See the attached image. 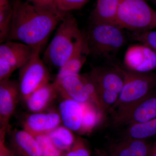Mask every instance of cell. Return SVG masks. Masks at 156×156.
I'll return each instance as SVG.
<instances>
[{"label": "cell", "instance_id": "cell-2", "mask_svg": "<svg viewBox=\"0 0 156 156\" xmlns=\"http://www.w3.org/2000/svg\"><path fill=\"white\" fill-rule=\"evenodd\" d=\"M44 53L43 60L60 68L87 44L73 15L67 12Z\"/></svg>", "mask_w": 156, "mask_h": 156}, {"label": "cell", "instance_id": "cell-13", "mask_svg": "<svg viewBox=\"0 0 156 156\" xmlns=\"http://www.w3.org/2000/svg\"><path fill=\"white\" fill-rule=\"evenodd\" d=\"M61 117L55 112L33 113L26 118L23 122V129L33 136L48 134L60 126Z\"/></svg>", "mask_w": 156, "mask_h": 156}, {"label": "cell", "instance_id": "cell-9", "mask_svg": "<svg viewBox=\"0 0 156 156\" xmlns=\"http://www.w3.org/2000/svg\"><path fill=\"white\" fill-rule=\"evenodd\" d=\"M20 94L18 81L9 79L0 81V130L7 131Z\"/></svg>", "mask_w": 156, "mask_h": 156}, {"label": "cell", "instance_id": "cell-4", "mask_svg": "<svg viewBox=\"0 0 156 156\" xmlns=\"http://www.w3.org/2000/svg\"><path fill=\"white\" fill-rule=\"evenodd\" d=\"M124 83L112 112L143 98L156 88V74L123 70Z\"/></svg>", "mask_w": 156, "mask_h": 156}, {"label": "cell", "instance_id": "cell-30", "mask_svg": "<svg viewBox=\"0 0 156 156\" xmlns=\"http://www.w3.org/2000/svg\"><path fill=\"white\" fill-rule=\"evenodd\" d=\"M150 156H156V141L153 145L152 146Z\"/></svg>", "mask_w": 156, "mask_h": 156}, {"label": "cell", "instance_id": "cell-22", "mask_svg": "<svg viewBox=\"0 0 156 156\" xmlns=\"http://www.w3.org/2000/svg\"><path fill=\"white\" fill-rule=\"evenodd\" d=\"M156 135V118L147 122L129 125L126 137L145 140Z\"/></svg>", "mask_w": 156, "mask_h": 156}, {"label": "cell", "instance_id": "cell-26", "mask_svg": "<svg viewBox=\"0 0 156 156\" xmlns=\"http://www.w3.org/2000/svg\"><path fill=\"white\" fill-rule=\"evenodd\" d=\"M59 11L67 13L83 7L89 0H55Z\"/></svg>", "mask_w": 156, "mask_h": 156}, {"label": "cell", "instance_id": "cell-15", "mask_svg": "<svg viewBox=\"0 0 156 156\" xmlns=\"http://www.w3.org/2000/svg\"><path fill=\"white\" fill-rule=\"evenodd\" d=\"M58 108L63 126L72 131L80 132L83 119L82 104L72 99L64 98L59 103Z\"/></svg>", "mask_w": 156, "mask_h": 156}, {"label": "cell", "instance_id": "cell-8", "mask_svg": "<svg viewBox=\"0 0 156 156\" xmlns=\"http://www.w3.org/2000/svg\"><path fill=\"white\" fill-rule=\"evenodd\" d=\"M113 113L117 126H129L156 119V88L140 100Z\"/></svg>", "mask_w": 156, "mask_h": 156}, {"label": "cell", "instance_id": "cell-6", "mask_svg": "<svg viewBox=\"0 0 156 156\" xmlns=\"http://www.w3.org/2000/svg\"><path fill=\"white\" fill-rule=\"evenodd\" d=\"M42 48H37L27 63L20 69L18 81L20 94L24 101L50 81V73L44 60L40 57Z\"/></svg>", "mask_w": 156, "mask_h": 156}, {"label": "cell", "instance_id": "cell-20", "mask_svg": "<svg viewBox=\"0 0 156 156\" xmlns=\"http://www.w3.org/2000/svg\"><path fill=\"white\" fill-rule=\"evenodd\" d=\"M83 119L80 132L81 134H89L100 122L102 113L91 101L82 103Z\"/></svg>", "mask_w": 156, "mask_h": 156}, {"label": "cell", "instance_id": "cell-10", "mask_svg": "<svg viewBox=\"0 0 156 156\" xmlns=\"http://www.w3.org/2000/svg\"><path fill=\"white\" fill-rule=\"evenodd\" d=\"M124 62L130 70L149 73L156 69V52L144 44L133 45L126 51Z\"/></svg>", "mask_w": 156, "mask_h": 156}, {"label": "cell", "instance_id": "cell-27", "mask_svg": "<svg viewBox=\"0 0 156 156\" xmlns=\"http://www.w3.org/2000/svg\"><path fill=\"white\" fill-rule=\"evenodd\" d=\"M90 152L85 141L78 137L65 156H90Z\"/></svg>", "mask_w": 156, "mask_h": 156}, {"label": "cell", "instance_id": "cell-32", "mask_svg": "<svg viewBox=\"0 0 156 156\" xmlns=\"http://www.w3.org/2000/svg\"></svg>", "mask_w": 156, "mask_h": 156}, {"label": "cell", "instance_id": "cell-17", "mask_svg": "<svg viewBox=\"0 0 156 156\" xmlns=\"http://www.w3.org/2000/svg\"><path fill=\"white\" fill-rule=\"evenodd\" d=\"M58 94L54 83L50 82L39 88L25 100L27 106L33 113L43 112Z\"/></svg>", "mask_w": 156, "mask_h": 156}, {"label": "cell", "instance_id": "cell-14", "mask_svg": "<svg viewBox=\"0 0 156 156\" xmlns=\"http://www.w3.org/2000/svg\"><path fill=\"white\" fill-rule=\"evenodd\" d=\"M151 147L145 140L126 137L110 145L109 156H150Z\"/></svg>", "mask_w": 156, "mask_h": 156}, {"label": "cell", "instance_id": "cell-1", "mask_svg": "<svg viewBox=\"0 0 156 156\" xmlns=\"http://www.w3.org/2000/svg\"><path fill=\"white\" fill-rule=\"evenodd\" d=\"M11 4L13 14L7 41L42 48L61 19L27 1L12 0Z\"/></svg>", "mask_w": 156, "mask_h": 156}, {"label": "cell", "instance_id": "cell-16", "mask_svg": "<svg viewBox=\"0 0 156 156\" xmlns=\"http://www.w3.org/2000/svg\"><path fill=\"white\" fill-rule=\"evenodd\" d=\"M11 143L19 156H42L41 147L36 139L24 129H15L13 131Z\"/></svg>", "mask_w": 156, "mask_h": 156}, {"label": "cell", "instance_id": "cell-21", "mask_svg": "<svg viewBox=\"0 0 156 156\" xmlns=\"http://www.w3.org/2000/svg\"><path fill=\"white\" fill-rule=\"evenodd\" d=\"M72 131L64 126H59L47 134L59 150L68 151L75 141Z\"/></svg>", "mask_w": 156, "mask_h": 156}, {"label": "cell", "instance_id": "cell-24", "mask_svg": "<svg viewBox=\"0 0 156 156\" xmlns=\"http://www.w3.org/2000/svg\"><path fill=\"white\" fill-rule=\"evenodd\" d=\"M34 136L40 145L42 156H62V151L55 146L48 134H39Z\"/></svg>", "mask_w": 156, "mask_h": 156}, {"label": "cell", "instance_id": "cell-3", "mask_svg": "<svg viewBox=\"0 0 156 156\" xmlns=\"http://www.w3.org/2000/svg\"><path fill=\"white\" fill-rule=\"evenodd\" d=\"M116 24L122 28L147 30L156 27V11L145 0H122Z\"/></svg>", "mask_w": 156, "mask_h": 156}, {"label": "cell", "instance_id": "cell-23", "mask_svg": "<svg viewBox=\"0 0 156 156\" xmlns=\"http://www.w3.org/2000/svg\"><path fill=\"white\" fill-rule=\"evenodd\" d=\"M13 9L9 0L0 2V42L7 40L11 29Z\"/></svg>", "mask_w": 156, "mask_h": 156}, {"label": "cell", "instance_id": "cell-18", "mask_svg": "<svg viewBox=\"0 0 156 156\" xmlns=\"http://www.w3.org/2000/svg\"><path fill=\"white\" fill-rule=\"evenodd\" d=\"M122 0H97L91 15L92 23L116 24L119 6Z\"/></svg>", "mask_w": 156, "mask_h": 156}, {"label": "cell", "instance_id": "cell-25", "mask_svg": "<svg viewBox=\"0 0 156 156\" xmlns=\"http://www.w3.org/2000/svg\"><path fill=\"white\" fill-rule=\"evenodd\" d=\"M34 5L50 11L61 19L64 18L67 13H63L59 11L55 0H27Z\"/></svg>", "mask_w": 156, "mask_h": 156}, {"label": "cell", "instance_id": "cell-19", "mask_svg": "<svg viewBox=\"0 0 156 156\" xmlns=\"http://www.w3.org/2000/svg\"><path fill=\"white\" fill-rule=\"evenodd\" d=\"M89 53L90 51L87 42L81 50L72 56L63 66L59 69L55 80H60L68 76L79 74Z\"/></svg>", "mask_w": 156, "mask_h": 156}, {"label": "cell", "instance_id": "cell-7", "mask_svg": "<svg viewBox=\"0 0 156 156\" xmlns=\"http://www.w3.org/2000/svg\"><path fill=\"white\" fill-rule=\"evenodd\" d=\"M38 48L14 41L1 44L0 81L9 79L15 70L26 64Z\"/></svg>", "mask_w": 156, "mask_h": 156}, {"label": "cell", "instance_id": "cell-11", "mask_svg": "<svg viewBox=\"0 0 156 156\" xmlns=\"http://www.w3.org/2000/svg\"><path fill=\"white\" fill-rule=\"evenodd\" d=\"M89 76L95 84L99 95L102 92L119 95L122 89L124 76L123 70L120 69L95 68Z\"/></svg>", "mask_w": 156, "mask_h": 156}, {"label": "cell", "instance_id": "cell-5", "mask_svg": "<svg viewBox=\"0 0 156 156\" xmlns=\"http://www.w3.org/2000/svg\"><path fill=\"white\" fill-rule=\"evenodd\" d=\"M122 28L110 23H92L86 39L90 53L106 55L115 53L126 42Z\"/></svg>", "mask_w": 156, "mask_h": 156}, {"label": "cell", "instance_id": "cell-29", "mask_svg": "<svg viewBox=\"0 0 156 156\" xmlns=\"http://www.w3.org/2000/svg\"><path fill=\"white\" fill-rule=\"evenodd\" d=\"M6 132L0 130V156H15L5 143Z\"/></svg>", "mask_w": 156, "mask_h": 156}, {"label": "cell", "instance_id": "cell-31", "mask_svg": "<svg viewBox=\"0 0 156 156\" xmlns=\"http://www.w3.org/2000/svg\"><path fill=\"white\" fill-rule=\"evenodd\" d=\"M148 1H150V2L153 3L154 5L156 6V0H148Z\"/></svg>", "mask_w": 156, "mask_h": 156}, {"label": "cell", "instance_id": "cell-12", "mask_svg": "<svg viewBox=\"0 0 156 156\" xmlns=\"http://www.w3.org/2000/svg\"><path fill=\"white\" fill-rule=\"evenodd\" d=\"M58 94L80 103L90 101L85 84V75L80 74L66 76L53 82Z\"/></svg>", "mask_w": 156, "mask_h": 156}, {"label": "cell", "instance_id": "cell-28", "mask_svg": "<svg viewBox=\"0 0 156 156\" xmlns=\"http://www.w3.org/2000/svg\"><path fill=\"white\" fill-rule=\"evenodd\" d=\"M134 38L156 52V31H144L135 34Z\"/></svg>", "mask_w": 156, "mask_h": 156}]
</instances>
